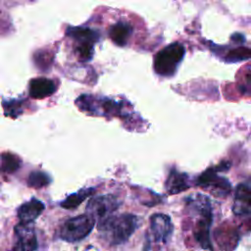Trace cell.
I'll list each match as a JSON object with an SVG mask.
<instances>
[{
    "instance_id": "6da1fadb",
    "label": "cell",
    "mask_w": 251,
    "mask_h": 251,
    "mask_svg": "<svg viewBox=\"0 0 251 251\" xmlns=\"http://www.w3.org/2000/svg\"><path fill=\"white\" fill-rule=\"evenodd\" d=\"M185 209L193 221V235L202 248L212 249L210 228L213 223V208L209 197L201 193L191 194L185 200Z\"/></svg>"
},
{
    "instance_id": "7a4b0ae2",
    "label": "cell",
    "mask_w": 251,
    "mask_h": 251,
    "mask_svg": "<svg viewBox=\"0 0 251 251\" xmlns=\"http://www.w3.org/2000/svg\"><path fill=\"white\" fill-rule=\"evenodd\" d=\"M140 224V219L133 214L111 215L98 223L97 228L102 239L110 246L121 245L128 240Z\"/></svg>"
},
{
    "instance_id": "3957f363",
    "label": "cell",
    "mask_w": 251,
    "mask_h": 251,
    "mask_svg": "<svg viewBox=\"0 0 251 251\" xmlns=\"http://www.w3.org/2000/svg\"><path fill=\"white\" fill-rule=\"evenodd\" d=\"M66 35L73 40L74 50L80 62H88L94 54V46L99 41L97 30L86 26H68Z\"/></svg>"
},
{
    "instance_id": "277c9868",
    "label": "cell",
    "mask_w": 251,
    "mask_h": 251,
    "mask_svg": "<svg viewBox=\"0 0 251 251\" xmlns=\"http://www.w3.org/2000/svg\"><path fill=\"white\" fill-rule=\"evenodd\" d=\"M185 54L184 46L179 42H173L158 51L154 56L153 68L161 76H172L176 74Z\"/></svg>"
},
{
    "instance_id": "5b68a950",
    "label": "cell",
    "mask_w": 251,
    "mask_h": 251,
    "mask_svg": "<svg viewBox=\"0 0 251 251\" xmlns=\"http://www.w3.org/2000/svg\"><path fill=\"white\" fill-rule=\"evenodd\" d=\"M228 162H221L219 165L205 170L196 180V184L203 189L209 190L216 197H226L231 191V184L227 178L220 175L229 168Z\"/></svg>"
},
{
    "instance_id": "8992f818",
    "label": "cell",
    "mask_w": 251,
    "mask_h": 251,
    "mask_svg": "<svg viewBox=\"0 0 251 251\" xmlns=\"http://www.w3.org/2000/svg\"><path fill=\"white\" fill-rule=\"evenodd\" d=\"M75 105L84 112L95 116H122L124 103L106 97L82 94L75 100Z\"/></svg>"
},
{
    "instance_id": "52a82bcc",
    "label": "cell",
    "mask_w": 251,
    "mask_h": 251,
    "mask_svg": "<svg viewBox=\"0 0 251 251\" xmlns=\"http://www.w3.org/2000/svg\"><path fill=\"white\" fill-rule=\"evenodd\" d=\"M95 221L86 214L68 219L61 226L59 237L67 242H77L85 238L93 229Z\"/></svg>"
},
{
    "instance_id": "ba28073f",
    "label": "cell",
    "mask_w": 251,
    "mask_h": 251,
    "mask_svg": "<svg viewBox=\"0 0 251 251\" xmlns=\"http://www.w3.org/2000/svg\"><path fill=\"white\" fill-rule=\"evenodd\" d=\"M122 201L115 195L106 194L91 197L86 204V215L91 217L95 223L110 217L121 206Z\"/></svg>"
},
{
    "instance_id": "9c48e42d",
    "label": "cell",
    "mask_w": 251,
    "mask_h": 251,
    "mask_svg": "<svg viewBox=\"0 0 251 251\" xmlns=\"http://www.w3.org/2000/svg\"><path fill=\"white\" fill-rule=\"evenodd\" d=\"M174 230L171 218L162 213L154 214L150 217L149 237L156 243L166 244L170 241Z\"/></svg>"
},
{
    "instance_id": "30bf717a",
    "label": "cell",
    "mask_w": 251,
    "mask_h": 251,
    "mask_svg": "<svg viewBox=\"0 0 251 251\" xmlns=\"http://www.w3.org/2000/svg\"><path fill=\"white\" fill-rule=\"evenodd\" d=\"M17 251H35L38 247L36 234L32 224L19 223L15 226Z\"/></svg>"
},
{
    "instance_id": "8fae6325",
    "label": "cell",
    "mask_w": 251,
    "mask_h": 251,
    "mask_svg": "<svg viewBox=\"0 0 251 251\" xmlns=\"http://www.w3.org/2000/svg\"><path fill=\"white\" fill-rule=\"evenodd\" d=\"M251 191L248 183H239L235 188L232 212L236 216H245L250 214Z\"/></svg>"
},
{
    "instance_id": "7c38bea8",
    "label": "cell",
    "mask_w": 251,
    "mask_h": 251,
    "mask_svg": "<svg viewBox=\"0 0 251 251\" xmlns=\"http://www.w3.org/2000/svg\"><path fill=\"white\" fill-rule=\"evenodd\" d=\"M45 206L43 202L36 198H31L27 202L22 204L18 209V218L20 223L32 224L41 213L44 211Z\"/></svg>"
},
{
    "instance_id": "4fadbf2b",
    "label": "cell",
    "mask_w": 251,
    "mask_h": 251,
    "mask_svg": "<svg viewBox=\"0 0 251 251\" xmlns=\"http://www.w3.org/2000/svg\"><path fill=\"white\" fill-rule=\"evenodd\" d=\"M57 87L52 79L46 77H37L29 81L28 92L34 99H42L52 95Z\"/></svg>"
},
{
    "instance_id": "5bb4252c",
    "label": "cell",
    "mask_w": 251,
    "mask_h": 251,
    "mask_svg": "<svg viewBox=\"0 0 251 251\" xmlns=\"http://www.w3.org/2000/svg\"><path fill=\"white\" fill-rule=\"evenodd\" d=\"M189 177L185 173H180L176 169H172L166 183L165 187L169 194H177L182 191H185L189 188Z\"/></svg>"
},
{
    "instance_id": "9a60e30c",
    "label": "cell",
    "mask_w": 251,
    "mask_h": 251,
    "mask_svg": "<svg viewBox=\"0 0 251 251\" xmlns=\"http://www.w3.org/2000/svg\"><path fill=\"white\" fill-rule=\"evenodd\" d=\"M132 34V26L126 22L120 21L109 28V37L116 45L125 46Z\"/></svg>"
},
{
    "instance_id": "2e32d148",
    "label": "cell",
    "mask_w": 251,
    "mask_h": 251,
    "mask_svg": "<svg viewBox=\"0 0 251 251\" xmlns=\"http://www.w3.org/2000/svg\"><path fill=\"white\" fill-rule=\"evenodd\" d=\"M95 191L94 187H89V188H81L77 192H75L73 194L68 195L62 202H61V207L64 209H75L78 205H80L88 196L92 195Z\"/></svg>"
},
{
    "instance_id": "e0dca14e",
    "label": "cell",
    "mask_w": 251,
    "mask_h": 251,
    "mask_svg": "<svg viewBox=\"0 0 251 251\" xmlns=\"http://www.w3.org/2000/svg\"><path fill=\"white\" fill-rule=\"evenodd\" d=\"M51 182V177L43 172L34 171L31 172L27 177V184L33 188H41L48 185Z\"/></svg>"
},
{
    "instance_id": "ac0fdd59",
    "label": "cell",
    "mask_w": 251,
    "mask_h": 251,
    "mask_svg": "<svg viewBox=\"0 0 251 251\" xmlns=\"http://www.w3.org/2000/svg\"><path fill=\"white\" fill-rule=\"evenodd\" d=\"M250 56V50L247 47H237L231 49L228 53H226V61L229 63L233 62H239L243 60L249 59Z\"/></svg>"
},
{
    "instance_id": "d6986e66",
    "label": "cell",
    "mask_w": 251,
    "mask_h": 251,
    "mask_svg": "<svg viewBox=\"0 0 251 251\" xmlns=\"http://www.w3.org/2000/svg\"><path fill=\"white\" fill-rule=\"evenodd\" d=\"M20 164L21 161L15 155L7 153L2 156V167L7 173H14L17 171L21 166Z\"/></svg>"
}]
</instances>
